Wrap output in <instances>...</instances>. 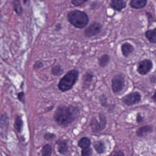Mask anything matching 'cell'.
Masks as SVG:
<instances>
[{
	"label": "cell",
	"instance_id": "603a6c76",
	"mask_svg": "<svg viewBox=\"0 0 156 156\" xmlns=\"http://www.w3.org/2000/svg\"><path fill=\"white\" fill-rule=\"evenodd\" d=\"M92 154V149L90 147L83 149L81 151V156H91Z\"/></svg>",
	"mask_w": 156,
	"mask_h": 156
},
{
	"label": "cell",
	"instance_id": "7402d4cb",
	"mask_svg": "<svg viewBox=\"0 0 156 156\" xmlns=\"http://www.w3.org/2000/svg\"><path fill=\"white\" fill-rule=\"evenodd\" d=\"M93 75L91 73L88 72L86 73L83 76V81L85 84L90 83L92 81Z\"/></svg>",
	"mask_w": 156,
	"mask_h": 156
},
{
	"label": "cell",
	"instance_id": "484cf974",
	"mask_svg": "<svg viewBox=\"0 0 156 156\" xmlns=\"http://www.w3.org/2000/svg\"><path fill=\"white\" fill-rule=\"evenodd\" d=\"M18 98L19 101L24 103L25 102V95L24 92H20L18 94Z\"/></svg>",
	"mask_w": 156,
	"mask_h": 156
},
{
	"label": "cell",
	"instance_id": "f1b7e54d",
	"mask_svg": "<svg viewBox=\"0 0 156 156\" xmlns=\"http://www.w3.org/2000/svg\"><path fill=\"white\" fill-rule=\"evenodd\" d=\"M108 156H125L124 153L121 151L114 152Z\"/></svg>",
	"mask_w": 156,
	"mask_h": 156
},
{
	"label": "cell",
	"instance_id": "5bb4252c",
	"mask_svg": "<svg viewBox=\"0 0 156 156\" xmlns=\"http://www.w3.org/2000/svg\"><path fill=\"white\" fill-rule=\"evenodd\" d=\"M145 36L149 41L153 44H156V28L149 30L145 33Z\"/></svg>",
	"mask_w": 156,
	"mask_h": 156
},
{
	"label": "cell",
	"instance_id": "9a60e30c",
	"mask_svg": "<svg viewBox=\"0 0 156 156\" xmlns=\"http://www.w3.org/2000/svg\"><path fill=\"white\" fill-rule=\"evenodd\" d=\"M153 131V128L151 126L146 125L140 128L136 131V135L140 137L146 135L148 133H150Z\"/></svg>",
	"mask_w": 156,
	"mask_h": 156
},
{
	"label": "cell",
	"instance_id": "4fadbf2b",
	"mask_svg": "<svg viewBox=\"0 0 156 156\" xmlns=\"http://www.w3.org/2000/svg\"><path fill=\"white\" fill-rule=\"evenodd\" d=\"M93 146L95 150L99 154H102L106 151V147L104 143L101 141H96L93 143Z\"/></svg>",
	"mask_w": 156,
	"mask_h": 156
},
{
	"label": "cell",
	"instance_id": "d6986e66",
	"mask_svg": "<svg viewBox=\"0 0 156 156\" xmlns=\"http://www.w3.org/2000/svg\"><path fill=\"white\" fill-rule=\"evenodd\" d=\"M52 153V148L50 144L45 145L42 150V156H51Z\"/></svg>",
	"mask_w": 156,
	"mask_h": 156
},
{
	"label": "cell",
	"instance_id": "2e32d148",
	"mask_svg": "<svg viewBox=\"0 0 156 156\" xmlns=\"http://www.w3.org/2000/svg\"><path fill=\"white\" fill-rule=\"evenodd\" d=\"M110 61V56L107 54H104L98 59V64L101 67H104L108 65Z\"/></svg>",
	"mask_w": 156,
	"mask_h": 156
},
{
	"label": "cell",
	"instance_id": "ac0fdd59",
	"mask_svg": "<svg viewBox=\"0 0 156 156\" xmlns=\"http://www.w3.org/2000/svg\"><path fill=\"white\" fill-rule=\"evenodd\" d=\"M90 144L91 142L90 139L85 137L82 138L78 142V146L82 149L89 147Z\"/></svg>",
	"mask_w": 156,
	"mask_h": 156
},
{
	"label": "cell",
	"instance_id": "52a82bcc",
	"mask_svg": "<svg viewBox=\"0 0 156 156\" xmlns=\"http://www.w3.org/2000/svg\"><path fill=\"white\" fill-rule=\"evenodd\" d=\"M141 99V95L138 92H132L122 98V101L128 106L132 105L138 103Z\"/></svg>",
	"mask_w": 156,
	"mask_h": 156
},
{
	"label": "cell",
	"instance_id": "4dcf8cb0",
	"mask_svg": "<svg viewBox=\"0 0 156 156\" xmlns=\"http://www.w3.org/2000/svg\"><path fill=\"white\" fill-rule=\"evenodd\" d=\"M152 99L154 100V101H156V90L155 91V94L153 95V97L152 98Z\"/></svg>",
	"mask_w": 156,
	"mask_h": 156
},
{
	"label": "cell",
	"instance_id": "d4e9b609",
	"mask_svg": "<svg viewBox=\"0 0 156 156\" xmlns=\"http://www.w3.org/2000/svg\"><path fill=\"white\" fill-rule=\"evenodd\" d=\"M88 1V0H72L71 2L74 6L75 7H79Z\"/></svg>",
	"mask_w": 156,
	"mask_h": 156
},
{
	"label": "cell",
	"instance_id": "3957f363",
	"mask_svg": "<svg viewBox=\"0 0 156 156\" xmlns=\"http://www.w3.org/2000/svg\"><path fill=\"white\" fill-rule=\"evenodd\" d=\"M69 23L77 29L85 28L89 22V18L85 12L79 10H72L67 15Z\"/></svg>",
	"mask_w": 156,
	"mask_h": 156
},
{
	"label": "cell",
	"instance_id": "8992f818",
	"mask_svg": "<svg viewBox=\"0 0 156 156\" xmlns=\"http://www.w3.org/2000/svg\"><path fill=\"white\" fill-rule=\"evenodd\" d=\"M102 29V25L100 23L94 22L90 25L84 31V34L86 37L95 36L100 33Z\"/></svg>",
	"mask_w": 156,
	"mask_h": 156
},
{
	"label": "cell",
	"instance_id": "7c38bea8",
	"mask_svg": "<svg viewBox=\"0 0 156 156\" xmlns=\"http://www.w3.org/2000/svg\"><path fill=\"white\" fill-rule=\"evenodd\" d=\"M56 144L57 145L58 150L60 154L65 155L68 152V146L65 141H58Z\"/></svg>",
	"mask_w": 156,
	"mask_h": 156
},
{
	"label": "cell",
	"instance_id": "8fae6325",
	"mask_svg": "<svg viewBox=\"0 0 156 156\" xmlns=\"http://www.w3.org/2000/svg\"><path fill=\"white\" fill-rule=\"evenodd\" d=\"M147 3L146 0H132L130 1V6L134 9H142L146 6Z\"/></svg>",
	"mask_w": 156,
	"mask_h": 156
},
{
	"label": "cell",
	"instance_id": "ffe728a7",
	"mask_svg": "<svg viewBox=\"0 0 156 156\" xmlns=\"http://www.w3.org/2000/svg\"><path fill=\"white\" fill-rule=\"evenodd\" d=\"M14 125L15 128L18 132H21L23 127V122L21 117L17 116L16 118Z\"/></svg>",
	"mask_w": 156,
	"mask_h": 156
},
{
	"label": "cell",
	"instance_id": "6da1fadb",
	"mask_svg": "<svg viewBox=\"0 0 156 156\" xmlns=\"http://www.w3.org/2000/svg\"><path fill=\"white\" fill-rule=\"evenodd\" d=\"M79 113V109L77 107L59 106L54 113V118L58 125L67 127L77 119Z\"/></svg>",
	"mask_w": 156,
	"mask_h": 156
},
{
	"label": "cell",
	"instance_id": "cb8c5ba5",
	"mask_svg": "<svg viewBox=\"0 0 156 156\" xmlns=\"http://www.w3.org/2000/svg\"><path fill=\"white\" fill-rule=\"evenodd\" d=\"M56 136L54 133H47L44 134L43 138L47 141H52L55 139Z\"/></svg>",
	"mask_w": 156,
	"mask_h": 156
},
{
	"label": "cell",
	"instance_id": "277c9868",
	"mask_svg": "<svg viewBox=\"0 0 156 156\" xmlns=\"http://www.w3.org/2000/svg\"><path fill=\"white\" fill-rule=\"evenodd\" d=\"M100 121H98L96 117H94L90 122V127L94 132H100L105 128L106 124V117L102 114H99Z\"/></svg>",
	"mask_w": 156,
	"mask_h": 156
},
{
	"label": "cell",
	"instance_id": "7a4b0ae2",
	"mask_svg": "<svg viewBox=\"0 0 156 156\" xmlns=\"http://www.w3.org/2000/svg\"><path fill=\"white\" fill-rule=\"evenodd\" d=\"M79 70L73 69L69 71L64 75L58 83V88L62 92H65L71 90L78 81L79 77Z\"/></svg>",
	"mask_w": 156,
	"mask_h": 156
},
{
	"label": "cell",
	"instance_id": "4316f807",
	"mask_svg": "<svg viewBox=\"0 0 156 156\" xmlns=\"http://www.w3.org/2000/svg\"><path fill=\"white\" fill-rule=\"evenodd\" d=\"M100 103L103 106L106 107L107 105V98L104 95H102L100 98Z\"/></svg>",
	"mask_w": 156,
	"mask_h": 156
},
{
	"label": "cell",
	"instance_id": "30bf717a",
	"mask_svg": "<svg viewBox=\"0 0 156 156\" xmlns=\"http://www.w3.org/2000/svg\"><path fill=\"white\" fill-rule=\"evenodd\" d=\"M121 50L123 56L128 57L133 52L134 48L130 43H125L121 46Z\"/></svg>",
	"mask_w": 156,
	"mask_h": 156
},
{
	"label": "cell",
	"instance_id": "e0dca14e",
	"mask_svg": "<svg viewBox=\"0 0 156 156\" xmlns=\"http://www.w3.org/2000/svg\"><path fill=\"white\" fill-rule=\"evenodd\" d=\"M13 9L15 12L18 15L21 16L23 13V8L22 6L18 1H13Z\"/></svg>",
	"mask_w": 156,
	"mask_h": 156
},
{
	"label": "cell",
	"instance_id": "5b68a950",
	"mask_svg": "<svg viewBox=\"0 0 156 156\" xmlns=\"http://www.w3.org/2000/svg\"><path fill=\"white\" fill-rule=\"evenodd\" d=\"M125 87L124 76L118 74L114 76L111 80V88L115 94H117L123 90Z\"/></svg>",
	"mask_w": 156,
	"mask_h": 156
},
{
	"label": "cell",
	"instance_id": "9c48e42d",
	"mask_svg": "<svg viewBox=\"0 0 156 156\" xmlns=\"http://www.w3.org/2000/svg\"><path fill=\"white\" fill-rule=\"evenodd\" d=\"M110 6L113 10L120 12L125 8L126 3L123 0H112L110 2Z\"/></svg>",
	"mask_w": 156,
	"mask_h": 156
},
{
	"label": "cell",
	"instance_id": "83f0119b",
	"mask_svg": "<svg viewBox=\"0 0 156 156\" xmlns=\"http://www.w3.org/2000/svg\"><path fill=\"white\" fill-rule=\"evenodd\" d=\"M43 66V62L41 61H37L33 65V69H39Z\"/></svg>",
	"mask_w": 156,
	"mask_h": 156
},
{
	"label": "cell",
	"instance_id": "44dd1931",
	"mask_svg": "<svg viewBox=\"0 0 156 156\" xmlns=\"http://www.w3.org/2000/svg\"><path fill=\"white\" fill-rule=\"evenodd\" d=\"M51 71L53 75L57 77L61 76L64 73V70L60 65H56L54 66Z\"/></svg>",
	"mask_w": 156,
	"mask_h": 156
},
{
	"label": "cell",
	"instance_id": "ba28073f",
	"mask_svg": "<svg viewBox=\"0 0 156 156\" xmlns=\"http://www.w3.org/2000/svg\"><path fill=\"white\" fill-rule=\"evenodd\" d=\"M153 67V64L152 61L149 60H144L139 63L137 70L140 74L146 75L150 72Z\"/></svg>",
	"mask_w": 156,
	"mask_h": 156
},
{
	"label": "cell",
	"instance_id": "f546056e",
	"mask_svg": "<svg viewBox=\"0 0 156 156\" xmlns=\"http://www.w3.org/2000/svg\"><path fill=\"white\" fill-rule=\"evenodd\" d=\"M143 118L140 114H138V116H136V121L138 123H140L143 120Z\"/></svg>",
	"mask_w": 156,
	"mask_h": 156
}]
</instances>
